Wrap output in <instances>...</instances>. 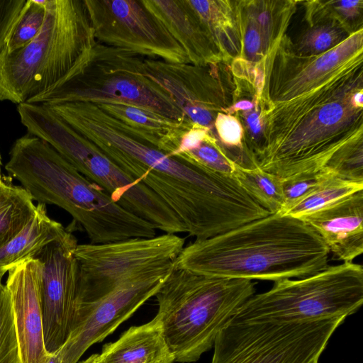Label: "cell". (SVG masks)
Instances as JSON below:
<instances>
[{"label": "cell", "mask_w": 363, "mask_h": 363, "mask_svg": "<svg viewBox=\"0 0 363 363\" xmlns=\"http://www.w3.org/2000/svg\"><path fill=\"white\" fill-rule=\"evenodd\" d=\"M363 51L337 68L279 63L260 94L257 167L281 179L323 169L340 150L363 145Z\"/></svg>", "instance_id": "cell-1"}, {"label": "cell", "mask_w": 363, "mask_h": 363, "mask_svg": "<svg viewBox=\"0 0 363 363\" xmlns=\"http://www.w3.org/2000/svg\"><path fill=\"white\" fill-rule=\"evenodd\" d=\"M77 130L160 197L196 240L218 235L270 213L233 177L169 156L130 134L99 107L84 114Z\"/></svg>", "instance_id": "cell-2"}, {"label": "cell", "mask_w": 363, "mask_h": 363, "mask_svg": "<svg viewBox=\"0 0 363 363\" xmlns=\"http://www.w3.org/2000/svg\"><path fill=\"white\" fill-rule=\"evenodd\" d=\"M330 252L303 220L279 213L182 249L176 266L204 276L276 281L312 275L328 264Z\"/></svg>", "instance_id": "cell-3"}, {"label": "cell", "mask_w": 363, "mask_h": 363, "mask_svg": "<svg viewBox=\"0 0 363 363\" xmlns=\"http://www.w3.org/2000/svg\"><path fill=\"white\" fill-rule=\"evenodd\" d=\"M7 172L34 201L55 205L69 213L90 243L152 238L156 229L128 211L43 140L29 133L18 138L9 152Z\"/></svg>", "instance_id": "cell-4"}, {"label": "cell", "mask_w": 363, "mask_h": 363, "mask_svg": "<svg viewBox=\"0 0 363 363\" xmlns=\"http://www.w3.org/2000/svg\"><path fill=\"white\" fill-rule=\"evenodd\" d=\"M37 37L0 52V101L28 102L79 74L96 44L84 0H45Z\"/></svg>", "instance_id": "cell-5"}, {"label": "cell", "mask_w": 363, "mask_h": 363, "mask_svg": "<svg viewBox=\"0 0 363 363\" xmlns=\"http://www.w3.org/2000/svg\"><path fill=\"white\" fill-rule=\"evenodd\" d=\"M255 294L251 280L217 278L177 267L155 295L165 341L175 362L197 361Z\"/></svg>", "instance_id": "cell-6"}, {"label": "cell", "mask_w": 363, "mask_h": 363, "mask_svg": "<svg viewBox=\"0 0 363 363\" xmlns=\"http://www.w3.org/2000/svg\"><path fill=\"white\" fill-rule=\"evenodd\" d=\"M17 111L29 134L48 143L119 206L164 233H186L183 223L160 197L126 174L94 143L69 126L48 106L22 103L18 105Z\"/></svg>", "instance_id": "cell-7"}, {"label": "cell", "mask_w": 363, "mask_h": 363, "mask_svg": "<svg viewBox=\"0 0 363 363\" xmlns=\"http://www.w3.org/2000/svg\"><path fill=\"white\" fill-rule=\"evenodd\" d=\"M363 303V267L342 262L303 278L274 282L254 294L230 321H297L347 317Z\"/></svg>", "instance_id": "cell-8"}, {"label": "cell", "mask_w": 363, "mask_h": 363, "mask_svg": "<svg viewBox=\"0 0 363 363\" xmlns=\"http://www.w3.org/2000/svg\"><path fill=\"white\" fill-rule=\"evenodd\" d=\"M143 58L96 43L82 72L26 103L54 105L123 102L152 110L176 121H190L166 91L146 75Z\"/></svg>", "instance_id": "cell-9"}, {"label": "cell", "mask_w": 363, "mask_h": 363, "mask_svg": "<svg viewBox=\"0 0 363 363\" xmlns=\"http://www.w3.org/2000/svg\"><path fill=\"white\" fill-rule=\"evenodd\" d=\"M345 318L230 321L215 340L211 363H319Z\"/></svg>", "instance_id": "cell-10"}, {"label": "cell", "mask_w": 363, "mask_h": 363, "mask_svg": "<svg viewBox=\"0 0 363 363\" xmlns=\"http://www.w3.org/2000/svg\"><path fill=\"white\" fill-rule=\"evenodd\" d=\"M184 242L177 234L164 233L152 238L77 245L74 326L89 307L118 286L148 273L173 269Z\"/></svg>", "instance_id": "cell-11"}, {"label": "cell", "mask_w": 363, "mask_h": 363, "mask_svg": "<svg viewBox=\"0 0 363 363\" xmlns=\"http://www.w3.org/2000/svg\"><path fill=\"white\" fill-rule=\"evenodd\" d=\"M97 43L145 58L189 62L180 45L142 0H84Z\"/></svg>", "instance_id": "cell-12"}, {"label": "cell", "mask_w": 363, "mask_h": 363, "mask_svg": "<svg viewBox=\"0 0 363 363\" xmlns=\"http://www.w3.org/2000/svg\"><path fill=\"white\" fill-rule=\"evenodd\" d=\"M75 236L65 230L33 257L41 264L39 293L45 345L52 354L67 340L76 313L78 264Z\"/></svg>", "instance_id": "cell-13"}, {"label": "cell", "mask_w": 363, "mask_h": 363, "mask_svg": "<svg viewBox=\"0 0 363 363\" xmlns=\"http://www.w3.org/2000/svg\"><path fill=\"white\" fill-rule=\"evenodd\" d=\"M222 63L206 66L143 58L146 75L171 97L192 123L209 128L233 104V90L223 81Z\"/></svg>", "instance_id": "cell-14"}, {"label": "cell", "mask_w": 363, "mask_h": 363, "mask_svg": "<svg viewBox=\"0 0 363 363\" xmlns=\"http://www.w3.org/2000/svg\"><path fill=\"white\" fill-rule=\"evenodd\" d=\"M172 269L148 273L118 286L84 313L67 340L51 354L48 363H77L88 348L101 342L155 296Z\"/></svg>", "instance_id": "cell-15"}, {"label": "cell", "mask_w": 363, "mask_h": 363, "mask_svg": "<svg viewBox=\"0 0 363 363\" xmlns=\"http://www.w3.org/2000/svg\"><path fill=\"white\" fill-rule=\"evenodd\" d=\"M41 264L27 259L8 271L9 295L21 363H48L39 293Z\"/></svg>", "instance_id": "cell-16"}, {"label": "cell", "mask_w": 363, "mask_h": 363, "mask_svg": "<svg viewBox=\"0 0 363 363\" xmlns=\"http://www.w3.org/2000/svg\"><path fill=\"white\" fill-rule=\"evenodd\" d=\"M232 4L240 41L235 59L255 66L286 33L298 1L244 0Z\"/></svg>", "instance_id": "cell-17"}, {"label": "cell", "mask_w": 363, "mask_h": 363, "mask_svg": "<svg viewBox=\"0 0 363 363\" xmlns=\"http://www.w3.org/2000/svg\"><path fill=\"white\" fill-rule=\"evenodd\" d=\"M322 238L330 253L351 262L363 252V190L302 216Z\"/></svg>", "instance_id": "cell-18"}, {"label": "cell", "mask_w": 363, "mask_h": 363, "mask_svg": "<svg viewBox=\"0 0 363 363\" xmlns=\"http://www.w3.org/2000/svg\"><path fill=\"white\" fill-rule=\"evenodd\" d=\"M144 6L180 45L190 63H224L209 33L187 0H142Z\"/></svg>", "instance_id": "cell-19"}, {"label": "cell", "mask_w": 363, "mask_h": 363, "mask_svg": "<svg viewBox=\"0 0 363 363\" xmlns=\"http://www.w3.org/2000/svg\"><path fill=\"white\" fill-rule=\"evenodd\" d=\"M96 105L130 134L167 155L176 149L181 135L193 123L133 104L111 101Z\"/></svg>", "instance_id": "cell-20"}, {"label": "cell", "mask_w": 363, "mask_h": 363, "mask_svg": "<svg viewBox=\"0 0 363 363\" xmlns=\"http://www.w3.org/2000/svg\"><path fill=\"white\" fill-rule=\"evenodd\" d=\"M158 315L150 321L132 326L115 342L104 345L95 363H174Z\"/></svg>", "instance_id": "cell-21"}, {"label": "cell", "mask_w": 363, "mask_h": 363, "mask_svg": "<svg viewBox=\"0 0 363 363\" xmlns=\"http://www.w3.org/2000/svg\"><path fill=\"white\" fill-rule=\"evenodd\" d=\"M65 230L61 223L48 216L45 205L38 203L34 216L27 225L0 247V271L6 272L11 267L32 259Z\"/></svg>", "instance_id": "cell-22"}, {"label": "cell", "mask_w": 363, "mask_h": 363, "mask_svg": "<svg viewBox=\"0 0 363 363\" xmlns=\"http://www.w3.org/2000/svg\"><path fill=\"white\" fill-rule=\"evenodd\" d=\"M168 155L188 164L233 177L236 164L225 155L213 133L200 125L193 123Z\"/></svg>", "instance_id": "cell-23"}, {"label": "cell", "mask_w": 363, "mask_h": 363, "mask_svg": "<svg viewBox=\"0 0 363 363\" xmlns=\"http://www.w3.org/2000/svg\"><path fill=\"white\" fill-rule=\"evenodd\" d=\"M209 33L223 62L240 54V41L232 1L187 0Z\"/></svg>", "instance_id": "cell-24"}, {"label": "cell", "mask_w": 363, "mask_h": 363, "mask_svg": "<svg viewBox=\"0 0 363 363\" xmlns=\"http://www.w3.org/2000/svg\"><path fill=\"white\" fill-rule=\"evenodd\" d=\"M36 206L21 186L0 182V247L21 231L34 216Z\"/></svg>", "instance_id": "cell-25"}, {"label": "cell", "mask_w": 363, "mask_h": 363, "mask_svg": "<svg viewBox=\"0 0 363 363\" xmlns=\"http://www.w3.org/2000/svg\"><path fill=\"white\" fill-rule=\"evenodd\" d=\"M233 178L242 189L270 213H279L284 205L283 181L259 167L244 169L235 165Z\"/></svg>", "instance_id": "cell-26"}, {"label": "cell", "mask_w": 363, "mask_h": 363, "mask_svg": "<svg viewBox=\"0 0 363 363\" xmlns=\"http://www.w3.org/2000/svg\"><path fill=\"white\" fill-rule=\"evenodd\" d=\"M305 4L306 23L332 20L348 34L362 29L363 1H308Z\"/></svg>", "instance_id": "cell-27"}, {"label": "cell", "mask_w": 363, "mask_h": 363, "mask_svg": "<svg viewBox=\"0 0 363 363\" xmlns=\"http://www.w3.org/2000/svg\"><path fill=\"white\" fill-rule=\"evenodd\" d=\"M361 190H363V183L347 181L330 175L317 188L287 209L282 215L300 218Z\"/></svg>", "instance_id": "cell-28"}, {"label": "cell", "mask_w": 363, "mask_h": 363, "mask_svg": "<svg viewBox=\"0 0 363 363\" xmlns=\"http://www.w3.org/2000/svg\"><path fill=\"white\" fill-rule=\"evenodd\" d=\"M350 34L337 22L324 20L306 23L298 33L292 48L300 56H313L322 54L335 48Z\"/></svg>", "instance_id": "cell-29"}, {"label": "cell", "mask_w": 363, "mask_h": 363, "mask_svg": "<svg viewBox=\"0 0 363 363\" xmlns=\"http://www.w3.org/2000/svg\"><path fill=\"white\" fill-rule=\"evenodd\" d=\"M45 16V0H27L3 49L13 52L30 43L41 30Z\"/></svg>", "instance_id": "cell-30"}, {"label": "cell", "mask_w": 363, "mask_h": 363, "mask_svg": "<svg viewBox=\"0 0 363 363\" xmlns=\"http://www.w3.org/2000/svg\"><path fill=\"white\" fill-rule=\"evenodd\" d=\"M0 363H21L11 301L6 288L0 296Z\"/></svg>", "instance_id": "cell-31"}, {"label": "cell", "mask_w": 363, "mask_h": 363, "mask_svg": "<svg viewBox=\"0 0 363 363\" xmlns=\"http://www.w3.org/2000/svg\"><path fill=\"white\" fill-rule=\"evenodd\" d=\"M330 175L332 174L322 169L317 172L299 174L282 179L284 205L279 213H284L287 209L309 194Z\"/></svg>", "instance_id": "cell-32"}, {"label": "cell", "mask_w": 363, "mask_h": 363, "mask_svg": "<svg viewBox=\"0 0 363 363\" xmlns=\"http://www.w3.org/2000/svg\"><path fill=\"white\" fill-rule=\"evenodd\" d=\"M27 0H0V52Z\"/></svg>", "instance_id": "cell-33"}, {"label": "cell", "mask_w": 363, "mask_h": 363, "mask_svg": "<svg viewBox=\"0 0 363 363\" xmlns=\"http://www.w3.org/2000/svg\"><path fill=\"white\" fill-rule=\"evenodd\" d=\"M5 273V272L0 271V296L1 295L2 292L5 289V286L2 284V279Z\"/></svg>", "instance_id": "cell-34"}, {"label": "cell", "mask_w": 363, "mask_h": 363, "mask_svg": "<svg viewBox=\"0 0 363 363\" xmlns=\"http://www.w3.org/2000/svg\"><path fill=\"white\" fill-rule=\"evenodd\" d=\"M96 356H97V354H94L91 355L89 357H88L86 359L84 360L81 363H94L96 359Z\"/></svg>", "instance_id": "cell-35"}, {"label": "cell", "mask_w": 363, "mask_h": 363, "mask_svg": "<svg viewBox=\"0 0 363 363\" xmlns=\"http://www.w3.org/2000/svg\"><path fill=\"white\" fill-rule=\"evenodd\" d=\"M1 167H2V162H1V155H0V182L3 181L4 179V177L3 174H2Z\"/></svg>", "instance_id": "cell-36"}, {"label": "cell", "mask_w": 363, "mask_h": 363, "mask_svg": "<svg viewBox=\"0 0 363 363\" xmlns=\"http://www.w3.org/2000/svg\"><path fill=\"white\" fill-rule=\"evenodd\" d=\"M94 363H95V361H94Z\"/></svg>", "instance_id": "cell-37"}]
</instances>
